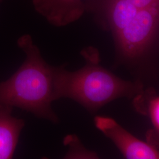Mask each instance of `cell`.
Masks as SVG:
<instances>
[{
  "instance_id": "6da1fadb",
  "label": "cell",
  "mask_w": 159,
  "mask_h": 159,
  "mask_svg": "<svg viewBox=\"0 0 159 159\" xmlns=\"http://www.w3.org/2000/svg\"><path fill=\"white\" fill-rule=\"evenodd\" d=\"M25 59L11 77L0 83V104L21 108L37 117L58 123L51 107L57 100L56 80L58 67L49 65L29 34L17 41Z\"/></svg>"
},
{
  "instance_id": "7a4b0ae2",
  "label": "cell",
  "mask_w": 159,
  "mask_h": 159,
  "mask_svg": "<svg viewBox=\"0 0 159 159\" xmlns=\"http://www.w3.org/2000/svg\"><path fill=\"white\" fill-rule=\"evenodd\" d=\"M81 54L85 64L77 71H70L64 66L58 67L57 100L70 98L93 113L117 98L142 93L140 84L121 79L102 67L96 48H85Z\"/></svg>"
},
{
  "instance_id": "3957f363",
  "label": "cell",
  "mask_w": 159,
  "mask_h": 159,
  "mask_svg": "<svg viewBox=\"0 0 159 159\" xmlns=\"http://www.w3.org/2000/svg\"><path fill=\"white\" fill-rule=\"evenodd\" d=\"M159 27V6L140 9L129 25L114 35L118 50L127 59L142 57L152 44Z\"/></svg>"
},
{
  "instance_id": "277c9868",
  "label": "cell",
  "mask_w": 159,
  "mask_h": 159,
  "mask_svg": "<svg viewBox=\"0 0 159 159\" xmlns=\"http://www.w3.org/2000/svg\"><path fill=\"white\" fill-rule=\"evenodd\" d=\"M94 123L97 129L114 143L126 159H159L158 148L134 136L113 119L96 116Z\"/></svg>"
},
{
  "instance_id": "5b68a950",
  "label": "cell",
  "mask_w": 159,
  "mask_h": 159,
  "mask_svg": "<svg viewBox=\"0 0 159 159\" xmlns=\"http://www.w3.org/2000/svg\"><path fill=\"white\" fill-rule=\"evenodd\" d=\"M32 2L35 11L56 27L74 23L86 10L83 0H32Z\"/></svg>"
},
{
  "instance_id": "8992f818",
  "label": "cell",
  "mask_w": 159,
  "mask_h": 159,
  "mask_svg": "<svg viewBox=\"0 0 159 159\" xmlns=\"http://www.w3.org/2000/svg\"><path fill=\"white\" fill-rule=\"evenodd\" d=\"M94 5L104 17L113 35L125 28L140 10L127 0H97Z\"/></svg>"
},
{
  "instance_id": "52a82bcc",
  "label": "cell",
  "mask_w": 159,
  "mask_h": 159,
  "mask_svg": "<svg viewBox=\"0 0 159 159\" xmlns=\"http://www.w3.org/2000/svg\"><path fill=\"white\" fill-rule=\"evenodd\" d=\"M12 107L0 104V159L13 156L24 121L12 115Z\"/></svg>"
},
{
  "instance_id": "ba28073f",
  "label": "cell",
  "mask_w": 159,
  "mask_h": 159,
  "mask_svg": "<svg viewBox=\"0 0 159 159\" xmlns=\"http://www.w3.org/2000/svg\"><path fill=\"white\" fill-rule=\"evenodd\" d=\"M64 144L68 146L69 150L66 154V159H96L98 156L96 153L86 149L79 139L74 134L68 135L64 138Z\"/></svg>"
},
{
  "instance_id": "9c48e42d",
  "label": "cell",
  "mask_w": 159,
  "mask_h": 159,
  "mask_svg": "<svg viewBox=\"0 0 159 159\" xmlns=\"http://www.w3.org/2000/svg\"><path fill=\"white\" fill-rule=\"evenodd\" d=\"M148 111L153 125V133L151 135L159 140V96L153 97L148 102Z\"/></svg>"
},
{
  "instance_id": "30bf717a",
  "label": "cell",
  "mask_w": 159,
  "mask_h": 159,
  "mask_svg": "<svg viewBox=\"0 0 159 159\" xmlns=\"http://www.w3.org/2000/svg\"><path fill=\"white\" fill-rule=\"evenodd\" d=\"M138 9L159 6V0H127Z\"/></svg>"
},
{
  "instance_id": "8fae6325",
  "label": "cell",
  "mask_w": 159,
  "mask_h": 159,
  "mask_svg": "<svg viewBox=\"0 0 159 159\" xmlns=\"http://www.w3.org/2000/svg\"><path fill=\"white\" fill-rule=\"evenodd\" d=\"M1 1H2V0H0V2H1Z\"/></svg>"
}]
</instances>
